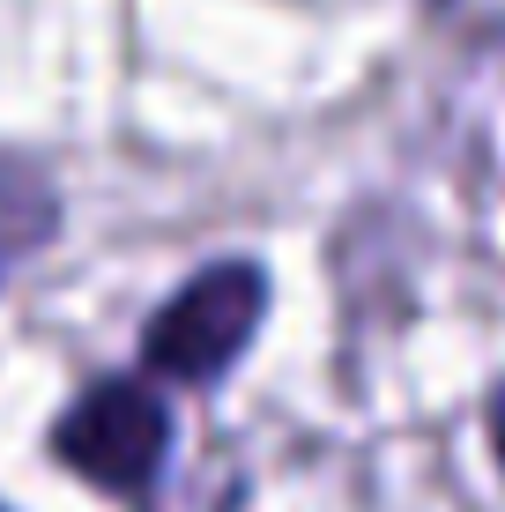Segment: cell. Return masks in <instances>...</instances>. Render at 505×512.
<instances>
[{"instance_id":"cell-2","label":"cell","mask_w":505,"mask_h":512,"mask_svg":"<svg viewBox=\"0 0 505 512\" xmlns=\"http://www.w3.org/2000/svg\"><path fill=\"white\" fill-rule=\"evenodd\" d=\"M164 446H171V416L134 379L90 386L60 423V461L104 490H149V475L164 468Z\"/></svg>"},{"instance_id":"cell-1","label":"cell","mask_w":505,"mask_h":512,"mask_svg":"<svg viewBox=\"0 0 505 512\" xmlns=\"http://www.w3.org/2000/svg\"><path fill=\"white\" fill-rule=\"evenodd\" d=\"M260 312H268V275H260L253 260L201 268V275L149 320L142 357H149V372L201 386V379H216V372H231V364H238V349L253 342Z\"/></svg>"},{"instance_id":"cell-3","label":"cell","mask_w":505,"mask_h":512,"mask_svg":"<svg viewBox=\"0 0 505 512\" xmlns=\"http://www.w3.org/2000/svg\"><path fill=\"white\" fill-rule=\"evenodd\" d=\"M45 223H52V201L30 179H8V171H0V268H8L23 245H38Z\"/></svg>"},{"instance_id":"cell-4","label":"cell","mask_w":505,"mask_h":512,"mask_svg":"<svg viewBox=\"0 0 505 512\" xmlns=\"http://www.w3.org/2000/svg\"><path fill=\"white\" fill-rule=\"evenodd\" d=\"M491 438H498V461H505V386H498V401H491Z\"/></svg>"}]
</instances>
